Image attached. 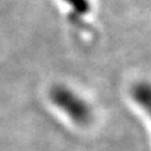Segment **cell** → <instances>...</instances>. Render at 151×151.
<instances>
[{
	"instance_id": "cell-1",
	"label": "cell",
	"mask_w": 151,
	"mask_h": 151,
	"mask_svg": "<svg viewBox=\"0 0 151 151\" xmlns=\"http://www.w3.org/2000/svg\"><path fill=\"white\" fill-rule=\"evenodd\" d=\"M49 96L52 103L67 115L74 124L86 126L92 121L93 115L89 105L68 87L55 86L52 88Z\"/></svg>"
},
{
	"instance_id": "cell-2",
	"label": "cell",
	"mask_w": 151,
	"mask_h": 151,
	"mask_svg": "<svg viewBox=\"0 0 151 151\" xmlns=\"http://www.w3.org/2000/svg\"><path fill=\"white\" fill-rule=\"evenodd\" d=\"M134 97L136 102L145 108L146 112L150 111V101H151V91L147 83H140L134 88Z\"/></svg>"
},
{
	"instance_id": "cell-3",
	"label": "cell",
	"mask_w": 151,
	"mask_h": 151,
	"mask_svg": "<svg viewBox=\"0 0 151 151\" xmlns=\"http://www.w3.org/2000/svg\"><path fill=\"white\" fill-rule=\"evenodd\" d=\"M77 17H83L91 10L89 0H63Z\"/></svg>"
}]
</instances>
